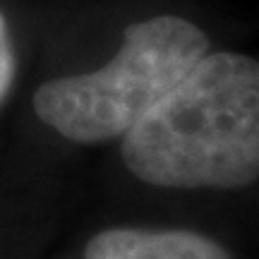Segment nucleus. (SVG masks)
<instances>
[{
  "label": "nucleus",
  "instance_id": "1",
  "mask_svg": "<svg viewBox=\"0 0 259 259\" xmlns=\"http://www.w3.org/2000/svg\"><path fill=\"white\" fill-rule=\"evenodd\" d=\"M125 166L149 185L245 187L259 178V63L209 53L122 137Z\"/></svg>",
  "mask_w": 259,
  "mask_h": 259
},
{
  "label": "nucleus",
  "instance_id": "2",
  "mask_svg": "<svg viewBox=\"0 0 259 259\" xmlns=\"http://www.w3.org/2000/svg\"><path fill=\"white\" fill-rule=\"evenodd\" d=\"M204 56L209 38L173 15L137 22L101 70L58 77L34 94V111L58 135L96 144L125 137Z\"/></svg>",
  "mask_w": 259,
  "mask_h": 259
},
{
  "label": "nucleus",
  "instance_id": "3",
  "mask_svg": "<svg viewBox=\"0 0 259 259\" xmlns=\"http://www.w3.org/2000/svg\"><path fill=\"white\" fill-rule=\"evenodd\" d=\"M84 259H231V254L194 231L108 228L89 240Z\"/></svg>",
  "mask_w": 259,
  "mask_h": 259
},
{
  "label": "nucleus",
  "instance_id": "4",
  "mask_svg": "<svg viewBox=\"0 0 259 259\" xmlns=\"http://www.w3.org/2000/svg\"><path fill=\"white\" fill-rule=\"evenodd\" d=\"M12 79H15V51H12L5 15L0 12V101L8 96Z\"/></svg>",
  "mask_w": 259,
  "mask_h": 259
}]
</instances>
